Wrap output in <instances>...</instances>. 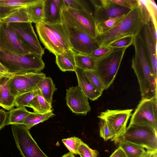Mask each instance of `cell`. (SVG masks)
<instances>
[{"label":"cell","instance_id":"e0dca14e","mask_svg":"<svg viewBox=\"0 0 157 157\" xmlns=\"http://www.w3.org/2000/svg\"><path fill=\"white\" fill-rule=\"evenodd\" d=\"M143 36L145 49L153 71L154 76L157 79V43L153 37L150 23L144 25L143 29Z\"/></svg>","mask_w":157,"mask_h":157},{"label":"cell","instance_id":"6da1fadb","mask_svg":"<svg viewBox=\"0 0 157 157\" xmlns=\"http://www.w3.org/2000/svg\"><path fill=\"white\" fill-rule=\"evenodd\" d=\"M133 45L135 55L131 67L138 81L141 99L157 98V79L154 76L144 46L143 40H135Z\"/></svg>","mask_w":157,"mask_h":157},{"label":"cell","instance_id":"f1b7e54d","mask_svg":"<svg viewBox=\"0 0 157 157\" xmlns=\"http://www.w3.org/2000/svg\"><path fill=\"white\" fill-rule=\"evenodd\" d=\"M30 112L25 107H17L9 110L8 112L7 125L21 124V122Z\"/></svg>","mask_w":157,"mask_h":157},{"label":"cell","instance_id":"1f68e13d","mask_svg":"<svg viewBox=\"0 0 157 157\" xmlns=\"http://www.w3.org/2000/svg\"><path fill=\"white\" fill-rule=\"evenodd\" d=\"M124 15L109 18L96 25L97 36L113 28L122 19Z\"/></svg>","mask_w":157,"mask_h":157},{"label":"cell","instance_id":"277c9868","mask_svg":"<svg viewBox=\"0 0 157 157\" xmlns=\"http://www.w3.org/2000/svg\"><path fill=\"white\" fill-rule=\"evenodd\" d=\"M111 140L116 144L127 142L141 146L147 151H157V131L147 125L129 124L123 134Z\"/></svg>","mask_w":157,"mask_h":157},{"label":"cell","instance_id":"d6a6232c","mask_svg":"<svg viewBox=\"0 0 157 157\" xmlns=\"http://www.w3.org/2000/svg\"><path fill=\"white\" fill-rule=\"evenodd\" d=\"M83 71L85 75L94 86L98 91L102 93L105 90V87L102 81L95 71L83 70Z\"/></svg>","mask_w":157,"mask_h":157},{"label":"cell","instance_id":"e575fe53","mask_svg":"<svg viewBox=\"0 0 157 157\" xmlns=\"http://www.w3.org/2000/svg\"><path fill=\"white\" fill-rule=\"evenodd\" d=\"M36 0H0V5L9 7L19 8L26 7Z\"/></svg>","mask_w":157,"mask_h":157},{"label":"cell","instance_id":"d6986e66","mask_svg":"<svg viewBox=\"0 0 157 157\" xmlns=\"http://www.w3.org/2000/svg\"><path fill=\"white\" fill-rule=\"evenodd\" d=\"M11 76L4 77L0 81V106L9 111L13 108L16 98L11 91L10 84Z\"/></svg>","mask_w":157,"mask_h":157},{"label":"cell","instance_id":"7c38bea8","mask_svg":"<svg viewBox=\"0 0 157 157\" xmlns=\"http://www.w3.org/2000/svg\"><path fill=\"white\" fill-rule=\"evenodd\" d=\"M46 76L42 72L13 74L10 78L11 91L15 97L30 91Z\"/></svg>","mask_w":157,"mask_h":157},{"label":"cell","instance_id":"30bf717a","mask_svg":"<svg viewBox=\"0 0 157 157\" xmlns=\"http://www.w3.org/2000/svg\"><path fill=\"white\" fill-rule=\"evenodd\" d=\"M65 25L68 33L71 49L75 53L89 55L99 47L95 38L77 28Z\"/></svg>","mask_w":157,"mask_h":157},{"label":"cell","instance_id":"cb8c5ba5","mask_svg":"<svg viewBox=\"0 0 157 157\" xmlns=\"http://www.w3.org/2000/svg\"><path fill=\"white\" fill-rule=\"evenodd\" d=\"M2 22L13 23L31 22L26 7H22L14 10L5 17L1 19Z\"/></svg>","mask_w":157,"mask_h":157},{"label":"cell","instance_id":"83f0119b","mask_svg":"<svg viewBox=\"0 0 157 157\" xmlns=\"http://www.w3.org/2000/svg\"><path fill=\"white\" fill-rule=\"evenodd\" d=\"M117 144L127 157H142L146 151L143 147L130 142L122 141Z\"/></svg>","mask_w":157,"mask_h":157},{"label":"cell","instance_id":"ab89813d","mask_svg":"<svg viewBox=\"0 0 157 157\" xmlns=\"http://www.w3.org/2000/svg\"><path fill=\"white\" fill-rule=\"evenodd\" d=\"M151 17V22L157 28V6L154 0H145Z\"/></svg>","mask_w":157,"mask_h":157},{"label":"cell","instance_id":"7dc6e473","mask_svg":"<svg viewBox=\"0 0 157 157\" xmlns=\"http://www.w3.org/2000/svg\"><path fill=\"white\" fill-rule=\"evenodd\" d=\"M53 1L57 7L62 12L64 8L63 0H53Z\"/></svg>","mask_w":157,"mask_h":157},{"label":"cell","instance_id":"74e56055","mask_svg":"<svg viewBox=\"0 0 157 157\" xmlns=\"http://www.w3.org/2000/svg\"><path fill=\"white\" fill-rule=\"evenodd\" d=\"M99 123V134L104 140L107 141L114 137V135L109 128L107 122L101 120Z\"/></svg>","mask_w":157,"mask_h":157},{"label":"cell","instance_id":"60d3db41","mask_svg":"<svg viewBox=\"0 0 157 157\" xmlns=\"http://www.w3.org/2000/svg\"><path fill=\"white\" fill-rule=\"evenodd\" d=\"M115 48L109 46L100 47L93 51L89 55L96 60L105 56Z\"/></svg>","mask_w":157,"mask_h":157},{"label":"cell","instance_id":"f6af8a7d","mask_svg":"<svg viewBox=\"0 0 157 157\" xmlns=\"http://www.w3.org/2000/svg\"><path fill=\"white\" fill-rule=\"evenodd\" d=\"M114 4L119 6L130 9L133 7L128 2V0H110Z\"/></svg>","mask_w":157,"mask_h":157},{"label":"cell","instance_id":"4fadbf2b","mask_svg":"<svg viewBox=\"0 0 157 157\" xmlns=\"http://www.w3.org/2000/svg\"><path fill=\"white\" fill-rule=\"evenodd\" d=\"M0 50L17 55L31 53L22 45L9 25L2 22L0 26Z\"/></svg>","mask_w":157,"mask_h":157},{"label":"cell","instance_id":"d590c367","mask_svg":"<svg viewBox=\"0 0 157 157\" xmlns=\"http://www.w3.org/2000/svg\"><path fill=\"white\" fill-rule=\"evenodd\" d=\"M77 154L81 157H97L98 152L90 148L82 141L78 147Z\"/></svg>","mask_w":157,"mask_h":157},{"label":"cell","instance_id":"681fc988","mask_svg":"<svg viewBox=\"0 0 157 157\" xmlns=\"http://www.w3.org/2000/svg\"><path fill=\"white\" fill-rule=\"evenodd\" d=\"M61 157H75L74 154L71 153L70 152L67 153L63 155Z\"/></svg>","mask_w":157,"mask_h":157},{"label":"cell","instance_id":"7bdbcfd3","mask_svg":"<svg viewBox=\"0 0 157 157\" xmlns=\"http://www.w3.org/2000/svg\"><path fill=\"white\" fill-rule=\"evenodd\" d=\"M8 112L0 109V130L7 125Z\"/></svg>","mask_w":157,"mask_h":157},{"label":"cell","instance_id":"52a82bcc","mask_svg":"<svg viewBox=\"0 0 157 157\" xmlns=\"http://www.w3.org/2000/svg\"><path fill=\"white\" fill-rule=\"evenodd\" d=\"M11 127L16 145L23 157H48L40 148L27 127L13 124Z\"/></svg>","mask_w":157,"mask_h":157},{"label":"cell","instance_id":"5b68a950","mask_svg":"<svg viewBox=\"0 0 157 157\" xmlns=\"http://www.w3.org/2000/svg\"><path fill=\"white\" fill-rule=\"evenodd\" d=\"M127 48L114 49L96 60L95 71L103 83L105 90L113 82Z\"/></svg>","mask_w":157,"mask_h":157},{"label":"cell","instance_id":"b9f144b4","mask_svg":"<svg viewBox=\"0 0 157 157\" xmlns=\"http://www.w3.org/2000/svg\"><path fill=\"white\" fill-rule=\"evenodd\" d=\"M137 1L138 4L146 24L150 23L151 22V17L145 0H137Z\"/></svg>","mask_w":157,"mask_h":157},{"label":"cell","instance_id":"f5cc1de1","mask_svg":"<svg viewBox=\"0 0 157 157\" xmlns=\"http://www.w3.org/2000/svg\"><path fill=\"white\" fill-rule=\"evenodd\" d=\"M155 157H157V156H156Z\"/></svg>","mask_w":157,"mask_h":157},{"label":"cell","instance_id":"4316f807","mask_svg":"<svg viewBox=\"0 0 157 157\" xmlns=\"http://www.w3.org/2000/svg\"><path fill=\"white\" fill-rule=\"evenodd\" d=\"M42 96L49 102L52 104L53 95L57 90L52 79L45 76L37 85Z\"/></svg>","mask_w":157,"mask_h":157},{"label":"cell","instance_id":"8d00e7d4","mask_svg":"<svg viewBox=\"0 0 157 157\" xmlns=\"http://www.w3.org/2000/svg\"><path fill=\"white\" fill-rule=\"evenodd\" d=\"M63 1L64 9L68 8L77 10L90 9L87 3L84 0H63Z\"/></svg>","mask_w":157,"mask_h":157},{"label":"cell","instance_id":"816d5d0a","mask_svg":"<svg viewBox=\"0 0 157 157\" xmlns=\"http://www.w3.org/2000/svg\"><path fill=\"white\" fill-rule=\"evenodd\" d=\"M2 22L1 21V18H0V26H1V24L2 23Z\"/></svg>","mask_w":157,"mask_h":157},{"label":"cell","instance_id":"603a6c76","mask_svg":"<svg viewBox=\"0 0 157 157\" xmlns=\"http://www.w3.org/2000/svg\"><path fill=\"white\" fill-rule=\"evenodd\" d=\"M45 0H36L26 7L29 18L31 23L36 24L43 22Z\"/></svg>","mask_w":157,"mask_h":157},{"label":"cell","instance_id":"484cf974","mask_svg":"<svg viewBox=\"0 0 157 157\" xmlns=\"http://www.w3.org/2000/svg\"><path fill=\"white\" fill-rule=\"evenodd\" d=\"M52 104L42 96L40 93L31 101L27 107L32 108L34 112L44 113L53 112Z\"/></svg>","mask_w":157,"mask_h":157},{"label":"cell","instance_id":"836d02e7","mask_svg":"<svg viewBox=\"0 0 157 157\" xmlns=\"http://www.w3.org/2000/svg\"><path fill=\"white\" fill-rule=\"evenodd\" d=\"M62 141L70 152L77 155L78 147L82 141L79 138L73 136L63 139Z\"/></svg>","mask_w":157,"mask_h":157},{"label":"cell","instance_id":"d4e9b609","mask_svg":"<svg viewBox=\"0 0 157 157\" xmlns=\"http://www.w3.org/2000/svg\"><path fill=\"white\" fill-rule=\"evenodd\" d=\"M54 115L52 112L44 113L30 112L21 124L25 125L30 129L34 125L46 121Z\"/></svg>","mask_w":157,"mask_h":157},{"label":"cell","instance_id":"9a60e30c","mask_svg":"<svg viewBox=\"0 0 157 157\" xmlns=\"http://www.w3.org/2000/svg\"><path fill=\"white\" fill-rule=\"evenodd\" d=\"M65 99L68 107L77 114L86 115L90 110L88 98L78 86L66 90Z\"/></svg>","mask_w":157,"mask_h":157},{"label":"cell","instance_id":"ba28073f","mask_svg":"<svg viewBox=\"0 0 157 157\" xmlns=\"http://www.w3.org/2000/svg\"><path fill=\"white\" fill-rule=\"evenodd\" d=\"M129 124L147 125L157 131V98L141 99L132 115Z\"/></svg>","mask_w":157,"mask_h":157},{"label":"cell","instance_id":"9c48e42d","mask_svg":"<svg viewBox=\"0 0 157 157\" xmlns=\"http://www.w3.org/2000/svg\"><path fill=\"white\" fill-rule=\"evenodd\" d=\"M18 39L30 53L42 56L44 49L41 47L30 22L8 24Z\"/></svg>","mask_w":157,"mask_h":157},{"label":"cell","instance_id":"ffe728a7","mask_svg":"<svg viewBox=\"0 0 157 157\" xmlns=\"http://www.w3.org/2000/svg\"><path fill=\"white\" fill-rule=\"evenodd\" d=\"M43 22L47 24H55L62 23L61 11L53 0H45Z\"/></svg>","mask_w":157,"mask_h":157},{"label":"cell","instance_id":"7a4b0ae2","mask_svg":"<svg viewBox=\"0 0 157 157\" xmlns=\"http://www.w3.org/2000/svg\"><path fill=\"white\" fill-rule=\"evenodd\" d=\"M145 25L140 9L138 4L131 9L113 28L97 36L95 38L99 47L107 46L122 37L129 36L134 37L140 34Z\"/></svg>","mask_w":157,"mask_h":157},{"label":"cell","instance_id":"bcb514c9","mask_svg":"<svg viewBox=\"0 0 157 157\" xmlns=\"http://www.w3.org/2000/svg\"><path fill=\"white\" fill-rule=\"evenodd\" d=\"M109 157H127L122 149L118 147Z\"/></svg>","mask_w":157,"mask_h":157},{"label":"cell","instance_id":"3957f363","mask_svg":"<svg viewBox=\"0 0 157 157\" xmlns=\"http://www.w3.org/2000/svg\"><path fill=\"white\" fill-rule=\"evenodd\" d=\"M0 62L12 74L40 72L45 67L42 56L12 54L0 50Z\"/></svg>","mask_w":157,"mask_h":157},{"label":"cell","instance_id":"c3c4849f","mask_svg":"<svg viewBox=\"0 0 157 157\" xmlns=\"http://www.w3.org/2000/svg\"><path fill=\"white\" fill-rule=\"evenodd\" d=\"M0 73L12 74L9 72L8 70L0 62Z\"/></svg>","mask_w":157,"mask_h":157},{"label":"cell","instance_id":"ee69618b","mask_svg":"<svg viewBox=\"0 0 157 157\" xmlns=\"http://www.w3.org/2000/svg\"><path fill=\"white\" fill-rule=\"evenodd\" d=\"M18 8L6 7L0 5V18H4L12 11Z\"/></svg>","mask_w":157,"mask_h":157},{"label":"cell","instance_id":"ac0fdd59","mask_svg":"<svg viewBox=\"0 0 157 157\" xmlns=\"http://www.w3.org/2000/svg\"><path fill=\"white\" fill-rule=\"evenodd\" d=\"M75 72L78 81V86L84 94L92 101L98 99L102 93L98 91L92 84L82 69L77 67Z\"/></svg>","mask_w":157,"mask_h":157},{"label":"cell","instance_id":"44dd1931","mask_svg":"<svg viewBox=\"0 0 157 157\" xmlns=\"http://www.w3.org/2000/svg\"><path fill=\"white\" fill-rule=\"evenodd\" d=\"M56 62L59 69L62 71H74L77 67L76 65L74 53L71 49L66 50L63 53L57 54Z\"/></svg>","mask_w":157,"mask_h":157},{"label":"cell","instance_id":"8fae6325","mask_svg":"<svg viewBox=\"0 0 157 157\" xmlns=\"http://www.w3.org/2000/svg\"><path fill=\"white\" fill-rule=\"evenodd\" d=\"M132 111V109H107L101 112L98 117L107 122L114 135V138L121 136L125 132Z\"/></svg>","mask_w":157,"mask_h":157},{"label":"cell","instance_id":"5bb4252c","mask_svg":"<svg viewBox=\"0 0 157 157\" xmlns=\"http://www.w3.org/2000/svg\"><path fill=\"white\" fill-rule=\"evenodd\" d=\"M94 6V17L96 25L108 19L124 15L130 9L112 3L110 0H91Z\"/></svg>","mask_w":157,"mask_h":157},{"label":"cell","instance_id":"f35d334b","mask_svg":"<svg viewBox=\"0 0 157 157\" xmlns=\"http://www.w3.org/2000/svg\"><path fill=\"white\" fill-rule=\"evenodd\" d=\"M134 37L127 36L118 39L111 43L109 45L115 48H128L133 44Z\"/></svg>","mask_w":157,"mask_h":157},{"label":"cell","instance_id":"f907efd6","mask_svg":"<svg viewBox=\"0 0 157 157\" xmlns=\"http://www.w3.org/2000/svg\"><path fill=\"white\" fill-rule=\"evenodd\" d=\"M12 74H3L0 73V81L1 79L4 77H10L11 76Z\"/></svg>","mask_w":157,"mask_h":157},{"label":"cell","instance_id":"f546056e","mask_svg":"<svg viewBox=\"0 0 157 157\" xmlns=\"http://www.w3.org/2000/svg\"><path fill=\"white\" fill-rule=\"evenodd\" d=\"M74 56L77 67L83 70L95 71L96 60L91 56L75 53Z\"/></svg>","mask_w":157,"mask_h":157},{"label":"cell","instance_id":"4dcf8cb0","mask_svg":"<svg viewBox=\"0 0 157 157\" xmlns=\"http://www.w3.org/2000/svg\"><path fill=\"white\" fill-rule=\"evenodd\" d=\"M40 92L36 86L33 90L20 95L16 97L14 106L17 107H28L29 103Z\"/></svg>","mask_w":157,"mask_h":157},{"label":"cell","instance_id":"7402d4cb","mask_svg":"<svg viewBox=\"0 0 157 157\" xmlns=\"http://www.w3.org/2000/svg\"><path fill=\"white\" fill-rule=\"evenodd\" d=\"M44 23L54 35L65 51L71 49L68 33L64 23L55 24Z\"/></svg>","mask_w":157,"mask_h":157},{"label":"cell","instance_id":"8992f818","mask_svg":"<svg viewBox=\"0 0 157 157\" xmlns=\"http://www.w3.org/2000/svg\"><path fill=\"white\" fill-rule=\"evenodd\" d=\"M62 22L77 28L93 38L97 36L96 24L90 9L77 10L66 8L61 12Z\"/></svg>","mask_w":157,"mask_h":157},{"label":"cell","instance_id":"2e32d148","mask_svg":"<svg viewBox=\"0 0 157 157\" xmlns=\"http://www.w3.org/2000/svg\"><path fill=\"white\" fill-rule=\"evenodd\" d=\"M37 32L45 48L55 55L66 51L53 33L43 22L36 24Z\"/></svg>","mask_w":157,"mask_h":157}]
</instances>
